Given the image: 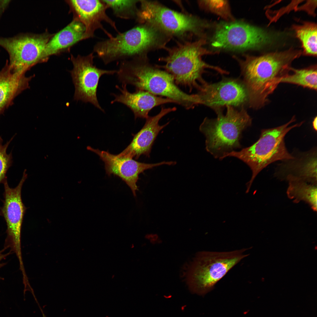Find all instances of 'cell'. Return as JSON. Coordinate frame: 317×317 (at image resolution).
Masks as SVG:
<instances>
[{
  "instance_id": "14",
  "label": "cell",
  "mask_w": 317,
  "mask_h": 317,
  "mask_svg": "<svg viewBox=\"0 0 317 317\" xmlns=\"http://www.w3.org/2000/svg\"><path fill=\"white\" fill-rule=\"evenodd\" d=\"M87 149L97 154L104 162L106 173L109 176L113 174L120 178L129 187L134 197L136 196V193L138 190L136 184L139 174L156 166L164 164L174 165L176 163L173 161L145 163L133 158L119 157L108 151L94 149L90 146H88Z\"/></svg>"
},
{
  "instance_id": "17",
  "label": "cell",
  "mask_w": 317,
  "mask_h": 317,
  "mask_svg": "<svg viewBox=\"0 0 317 317\" xmlns=\"http://www.w3.org/2000/svg\"><path fill=\"white\" fill-rule=\"evenodd\" d=\"M116 88L120 92L118 95L112 94L114 99L111 103L118 102L125 105L133 112L135 119L138 118L147 119L149 112L154 107L164 104L175 102L167 98L158 96L148 92L136 90L133 93L129 92L127 85H122L121 87Z\"/></svg>"
},
{
  "instance_id": "3",
  "label": "cell",
  "mask_w": 317,
  "mask_h": 317,
  "mask_svg": "<svg viewBox=\"0 0 317 317\" xmlns=\"http://www.w3.org/2000/svg\"><path fill=\"white\" fill-rule=\"evenodd\" d=\"M170 36L156 26L148 23L135 26L115 36L99 41L93 53L105 65L136 57L146 56L151 49L166 48Z\"/></svg>"
},
{
  "instance_id": "16",
  "label": "cell",
  "mask_w": 317,
  "mask_h": 317,
  "mask_svg": "<svg viewBox=\"0 0 317 317\" xmlns=\"http://www.w3.org/2000/svg\"><path fill=\"white\" fill-rule=\"evenodd\" d=\"M176 107H162L160 112L146 119L142 128L134 136L129 144L120 153V157L138 159L142 155L149 157L154 141L160 131L166 126L169 122L162 125L159 122L168 114L176 111Z\"/></svg>"
},
{
  "instance_id": "11",
  "label": "cell",
  "mask_w": 317,
  "mask_h": 317,
  "mask_svg": "<svg viewBox=\"0 0 317 317\" xmlns=\"http://www.w3.org/2000/svg\"><path fill=\"white\" fill-rule=\"evenodd\" d=\"M27 176L25 170L18 185L14 188L9 186L7 179L3 182L4 188V200L0 215L3 216L6 223L7 237L4 247L9 248L13 253L16 254L20 266L23 265L21 248V232L22 224L26 208L21 197L22 185Z\"/></svg>"
},
{
  "instance_id": "23",
  "label": "cell",
  "mask_w": 317,
  "mask_h": 317,
  "mask_svg": "<svg viewBox=\"0 0 317 317\" xmlns=\"http://www.w3.org/2000/svg\"><path fill=\"white\" fill-rule=\"evenodd\" d=\"M297 36L301 41L305 53L317 55V26L314 23H305L295 28Z\"/></svg>"
},
{
  "instance_id": "7",
  "label": "cell",
  "mask_w": 317,
  "mask_h": 317,
  "mask_svg": "<svg viewBox=\"0 0 317 317\" xmlns=\"http://www.w3.org/2000/svg\"><path fill=\"white\" fill-rule=\"evenodd\" d=\"M247 249L232 251L198 253L185 272V279L193 293L204 295L235 266L248 256Z\"/></svg>"
},
{
  "instance_id": "4",
  "label": "cell",
  "mask_w": 317,
  "mask_h": 317,
  "mask_svg": "<svg viewBox=\"0 0 317 317\" xmlns=\"http://www.w3.org/2000/svg\"><path fill=\"white\" fill-rule=\"evenodd\" d=\"M226 107L225 114L222 109L217 111L216 118H205L199 127L206 138V151L221 160L226 154L241 147L242 132L252 122L245 107Z\"/></svg>"
},
{
  "instance_id": "12",
  "label": "cell",
  "mask_w": 317,
  "mask_h": 317,
  "mask_svg": "<svg viewBox=\"0 0 317 317\" xmlns=\"http://www.w3.org/2000/svg\"><path fill=\"white\" fill-rule=\"evenodd\" d=\"M93 53L86 56L71 55L70 60L73 68L70 73L75 91L74 99L85 102H89L101 111L104 110L97 100V90L99 80L103 75H113L117 70H108L97 68L94 64Z\"/></svg>"
},
{
  "instance_id": "28",
  "label": "cell",
  "mask_w": 317,
  "mask_h": 317,
  "mask_svg": "<svg viewBox=\"0 0 317 317\" xmlns=\"http://www.w3.org/2000/svg\"><path fill=\"white\" fill-rule=\"evenodd\" d=\"M10 1H0V17L7 8Z\"/></svg>"
},
{
  "instance_id": "30",
  "label": "cell",
  "mask_w": 317,
  "mask_h": 317,
  "mask_svg": "<svg viewBox=\"0 0 317 317\" xmlns=\"http://www.w3.org/2000/svg\"><path fill=\"white\" fill-rule=\"evenodd\" d=\"M43 317H46V316H45V314H44V313H43Z\"/></svg>"
},
{
  "instance_id": "1",
  "label": "cell",
  "mask_w": 317,
  "mask_h": 317,
  "mask_svg": "<svg viewBox=\"0 0 317 317\" xmlns=\"http://www.w3.org/2000/svg\"><path fill=\"white\" fill-rule=\"evenodd\" d=\"M116 74L122 85H131L136 90L168 98L186 109H192L201 104L198 93L189 94L183 91L171 75L151 65L147 56L120 61Z\"/></svg>"
},
{
  "instance_id": "22",
  "label": "cell",
  "mask_w": 317,
  "mask_h": 317,
  "mask_svg": "<svg viewBox=\"0 0 317 317\" xmlns=\"http://www.w3.org/2000/svg\"><path fill=\"white\" fill-rule=\"evenodd\" d=\"M290 71L293 73L291 74L289 73L283 77L280 80V83L293 84L316 90V65L301 69H296L291 67Z\"/></svg>"
},
{
  "instance_id": "20",
  "label": "cell",
  "mask_w": 317,
  "mask_h": 317,
  "mask_svg": "<svg viewBox=\"0 0 317 317\" xmlns=\"http://www.w3.org/2000/svg\"><path fill=\"white\" fill-rule=\"evenodd\" d=\"M303 155L299 158L294 157L289 160V162L283 164L281 170L276 172V176H284L281 180L294 178L317 185L316 149Z\"/></svg>"
},
{
  "instance_id": "29",
  "label": "cell",
  "mask_w": 317,
  "mask_h": 317,
  "mask_svg": "<svg viewBox=\"0 0 317 317\" xmlns=\"http://www.w3.org/2000/svg\"><path fill=\"white\" fill-rule=\"evenodd\" d=\"M313 127V129L316 131L317 129V117L316 116L312 122Z\"/></svg>"
},
{
  "instance_id": "6",
  "label": "cell",
  "mask_w": 317,
  "mask_h": 317,
  "mask_svg": "<svg viewBox=\"0 0 317 317\" xmlns=\"http://www.w3.org/2000/svg\"><path fill=\"white\" fill-rule=\"evenodd\" d=\"M203 42L202 40L186 41L171 49L166 48L168 55L159 59L165 64L156 66L171 75L178 86L188 88L190 92L194 89L200 91L207 83L202 77L205 69L210 68L220 74L227 73L220 68L210 65L202 60L201 57L206 52L202 46Z\"/></svg>"
},
{
  "instance_id": "19",
  "label": "cell",
  "mask_w": 317,
  "mask_h": 317,
  "mask_svg": "<svg viewBox=\"0 0 317 317\" xmlns=\"http://www.w3.org/2000/svg\"><path fill=\"white\" fill-rule=\"evenodd\" d=\"M85 32L83 24L73 18L65 28L54 35L46 44L41 57V63L47 61L49 57L68 49L82 40Z\"/></svg>"
},
{
  "instance_id": "26",
  "label": "cell",
  "mask_w": 317,
  "mask_h": 317,
  "mask_svg": "<svg viewBox=\"0 0 317 317\" xmlns=\"http://www.w3.org/2000/svg\"><path fill=\"white\" fill-rule=\"evenodd\" d=\"M199 3L205 5L211 11L222 16L226 18L230 16L226 1H203Z\"/></svg>"
},
{
  "instance_id": "15",
  "label": "cell",
  "mask_w": 317,
  "mask_h": 317,
  "mask_svg": "<svg viewBox=\"0 0 317 317\" xmlns=\"http://www.w3.org/2000/svg\"><path fill=\"white\" fill-rule=\"evenodd\" d=\"M66 1L73 13L74 18L79 20L85 26V32L83 40L93 38L95 31L98 29L102 30L109 38L112 37L103 27L102 24L103 21L110 25L118 33H120L115 22L106 13L108 8L102 0Z\"/></svg>"
},
{
  "instance_id": "5",
  "label": "cell",
  "mask_w": 317,
  "mask_h": 317,
  "mask_svg": "<svg viewBox=\"0 0 317 317\" xmlns=\"http://www.w3.org/2000/svg\"><path fill=\"white\" fill-rule=\"evenodd\" d=\"M295 120L293 116L284 124L262 130L259 139L253 144L239 151H233L225 156L224 158L227 156L237 158L250 168L252 174L250 180L246 184V193L249 192L257 175L267 166L276 161H285L294 158L286 148L284 137L291 129L300 127L303 123L302 122L289 126Z\"/></svg>"
},
{
  "instance_id": "25",
  "label": "cell",
  "mask_w": 317,
  "mask_h": 317,
  "mask_svg": "<svg viewBox=\"0 0 317 317\" xmlns=\"http://www.w3.org/2000/svg\"><path fill=\"white\" fill-rule=\"evenodd\" d=\"M13 138L4 144L3 140L0 137V183L7 179L6 173L12 163V153L8 154L7 150Z\"/></svg>"
},
{
  "instance_id": "2",
  "label": "cell",
  "mask_w": 317,
  "mask_h": 317,
  "mask_svg": "<svg viewBox=\"0 0 317 317\" xmlns=\"http://www.w3.org/2000/svg\"><path fill=\"white\" fill-rule=\"evenodd\" d=\"M292 52L274 53L250 57L241 63L243 81L247 90L249 107L259 109L268 102V97L289 73L293 61L299 56Z\"/></svg>"
},
{
  "instance_id": "10",
  "label": "cell",
  "mask_w": 317,
  "mask_h": 317,
  "mask_svg": "<svg viewBox=\"0 0 317 317\" xmlns=\"http://www.w3.org/2000/svg\"><path fill=\"white\" fill-rule=\"evenodd\" d=\"M272 40L267 31L240 22L222 23L217 28L212 45L228 49L245 50L260 48Z\"/></svg>"
},
{
  "instance_id": "13",
  "label": "cell",
  "mask_w": 317,
  "mask_h": 317,
  "mask_svg": "<svg viewBox=\"0 0 317 317\" xmlns=\"http://www.w3.org/2000/svg\"><path fill=\"white\" fill-rule=\"evenodd\" d=\"M198 94L202 104L215 111L228 106L237 108L249 106L247 88L243 81L237 79L225 78L216 83H207Z\"/></svg>"
},
{
  "instance_id": "21",
  "label": "cell",
  "mask_w": 317,
  "mask_h": 317,
  "mask_svg": "<svg viewBox=\"0 0 317 317\" xmlns=\"http://www.w3.org/2000/svg\"><path fill=\"white\" fill-rule=\"evenodd\" d=\"M286 180L288 182L286 190L288 198L295 203L304 202L313 211L316 212L317 185L294 178H289Z\"/></svg>"
},
{
  "instance_id": "18",
  "label": "cell",
  "mask_w": 317,
  "mask_h": 317,
  "mask_svg": "<svg viewBox=\"0 0 317 317\" xmlns=\"http://www.w3.org/2000/svg\"><path fill=\"white\" fill-rule=\"evenodd\" d=\"M33 75L26 76L25 74L14 71L7 60L0 70V115L12 105L14 99L29 87Z\"/></svg>"
},
{
  "instance_id": "24",
  "label": "cell",
  "mask_w": 317,
  "mask_h": 317,
  "mask_svg": "<svg viewBox=\"0 0 317 317\" xmlns=\"http://www.w3.org/2000/svg\"><path fill=\"white\" fill-rule=\"evenodd\" d=\"M117 17L121 19L136 20L139 0H102Z\"/></svg>"
},
{
  "instance_id": "27",
  "label": "cell",
  "mask_w": 317,
  "mask_h": 317,
  "mask_svg": "<svg viewBox=\"0 0 317 317\" xmlns=\"http://www.w3.org/2000/svg\"><path fill=\"white\" fill-rule=\"evenodd\" d=\"M6 249V248L4 247L3 249L0 250V268L6 264V263L2 262V261L4 259H5L7 256L12 253L10 251L7 253H4V252ZM3 278L0 277V280H3Z\"/></svg>"
},
{
  "instance_id": "8",
  "label": "cell",
  "mask_w": 317,
  "mask_h": 317,
  "mask_svg": "<svg viewBox=\"0 0 317 317\" xmlns=\"http://www.w3.org/2000/svg\"><path fill=\"white\" fill-rule=\"evenodd\" d=\"M136 21L152 24L171 36L198 34L204 26L197 17L170 9L155 1L139 0Z\"/></svg>"
},
{
  "instance_id": "9",
  "label": "cell",
  "mask_w": 317,
  "mask_h": 317,
  "mask_svg": "<svg viewBox=\"0 0 317 317\" xmlns=\"http://www.w3.org/2000/svg\"><path fill=\"white\" fill-rule=\"evenodd\" d=\"M54 34L47 31L40 34H25L11 38H0V46L9 55V65L14 72L25 73L41 63L45 45Z\"/></svg>"
}]
</instances>
